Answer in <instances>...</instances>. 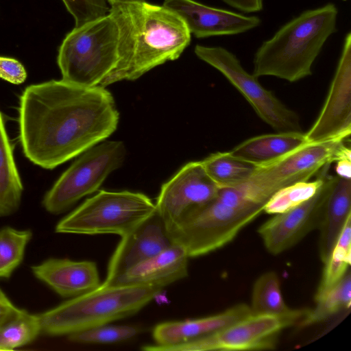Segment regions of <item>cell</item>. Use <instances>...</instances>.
I'll return each mask as SVG.
<instances>
[{
  "label": "cell",
  "mask_w": 351,
  "mask_h": 351,
  "mask_svg": "<svg viewBox=\"0 0 351 351\" xmlns=\"http://www.w3.org/2000/svg\"><path fill=\"white\" fill-rule=\"evenodd\" d=\"M162 5L178 14L197 38L239 34L261 23L256 16L210 7L194 0H165Z\"/></svg>",
  "instance_id": "9a60e30c"
},
{
  "label": "cell",
  "mask_w": 351,
  "mask_h": 351,
  "mask_svg": "<svg viewBox=\"0 0 351 351\" xmlns=\"http://www.w3.org/2000/svg\"><path fill=\"white\" fill-rule=\"evenodd\" d=\"M20 310L12 304L0 289V326L14 316Z\"/></svg>",
  "instance_id": "836d02e7"
},
{
  "label": "cell",
  "mask_w": 351,
  "mask_h": 351,
  "mask_svg": "<svg viewBox=\"0 0 351 351\" xmlns=\"http://www.w3.org/2000/svg\"><path fill=\"white\" fill-rule=\"evenodd\" d=\"M219 188L201 161L189 162L161 186L156 213L165 225L172 223L191 208L215 199Z\"/></svg>",
  "instance_id": "5bb4252c"
},
{
  "label": "cell",
  "mask_w": 351,
  "mask_h": 351,
  "mask_svg": "<svg viewBox=\"0 0 351 351\" xmlns=\"http://www.w3.org/2000/svg\"><path fill=\"white\" fill-rule=\"evenodd\" d=\"M337 176L351 178V156H344L336 161Z\"/></svg>",
  "instance_id": "e575fe53"
},
{
  "label": "cell",
  "mask_w": 351,
  "mask_h": 351,
  "mask_svg": "<svg viewBox=\"0 0 351 351\" xmlns=\"http://www.w3.org/2000/svg\"><path fill=\"white\" fill-rule=\"evenodd\" d=\"M252 315H271L285 316L292 315L298 309H292L285 303L278 276L270 271L261 275L255 281L250 306Z\"/></svg>",
  "instance_id": "cb8c5ba5"
},
{
  "label": "cell",
  "mask_w": 351,
  "mask_h": 351,
  "mask_svg": "<svg viewBox=\"0 0 351 351\" xmlns=\"http://www.w3.org/2000/svg\"><path fill=\"white\" fill-rule=\"evenodd\" d=\"M32 237L29 230L0 229V278H8L21 263Z\"/></svg>",
  "instance_id": "f1b7e54d"
},
{
  "label": "cell",
  "mask_w": 351,
  "mask_h": 351,
  "mask_svg": "<svg viewBox=\"0 0 351 351\" xmlns=\"http://www.w3.org/2000/svg\"><path fill=\"white\" fill-rule=\"evenodd\" d=\"M351 134V34L344 39L339 61L325 104L307 133L308 143L345 141Z\"/></svg>",
  "instance_id": "7c38bea8"
},
{
  "label": "cell",
  "mask_w": 351,
  "mask_h": 351,
  "mask_svg": "<svg viewBox=\"0 0 351 351\" xmlns=\"http://www.w3.org/2000/svg\"><path fill=\"white\" fill-rule=\"evenodd\" d=\"M332 177L326 173L322 185L311 199L285 213L274 215L258 228V233L269 253L279 254L312 230L318 229Z\"/></svg>",
  "instance_id": "4fadbf2b"
},
{
  "label": "cell",
  "mask_w": 351,
  "mask_h": 351,
  "mask_svg": "<svg viewBox=\"0 0 351 351\" xmlns=\"http://www.w3.org/2000/svg\"><path fill=\"white\" fill-rule=\"evenodd\" d=\"M308 308L285 316L260 315L243 319L223 329L162 351L270 350L284 329L298 324Z\"/></svg>",
  "instance_id": "8fae6325"
},
{
  "label": "cell",
  "mask_w": 351,
  "mask_h": 351,
  "mask_svg": "<svg viewBox=\"0 0 351 351\" xmlns=\"http://www.w3.org/2000/svg\"><path fill=\"white\" fill-rule=\"evenodd\" d=\"M338 10L328 3L308 10L282 25L258 48L252 75L290 82L312 74V66L328 38L337 31Z\"/></svg>",
  "instance_id": "3957f363"
},
{
  "label": "cell",
  "mask_w": 351,
  "mask_h": 351,
  "mask_svg": "<svg viewBox=\"0 0 351 351\" xmlns=\"http://www.w3.org/2000/svg\"><path fill=\"white\" fill-rule=\"evenodd\" d=\"M162 289L145 285L103 286L38 315L41 333L69 335L134 315Z\"/></svg>",
  "instance_id": "277c9868"
},
{
  "label": "cell",
  "mask_w": 351,
  "mask_h": 351,
  "mask_svg": "<svg viewBox=\"0 0 351 351\" xmlns=\"http://www.w3.org/2000/svg\"><path fill=\"white\" fill-rule=\"evenodd\" d=\"M195 55L224 75L243 95L258 117L278 132H303L300 117L248 73L237 57L222 47L197 45Z\"/></svg>",
  "instance_id": "30bf717a"
},
{
  "label": "cell",
  "mask_w": 351,
  "mask_h": 351,
  "mask_svg": "<svg viewBox=\"0 0 351 351\" xmlns=\"http://www.w3.org/2000/svg\"><path fill=\"white\" fill-rule=\"evenodd\" d=\"M343 1H346V0H343Z\"/></svg>",
  "instance_id": "8d00e7d4"
},
{
  "label": "cell",
  "mask_w": 351,
  "mask_h": 351,
  "mask_svg": "<svg viewBox=\"0 0 351 351\" xmlns=\"http://www.w3.org/2000/svg\"><path fill=\"white\" fill-rule=\"evenodd\" d=\"M189 256L173 244L158 254L130 267L103 286H152L164 288L188 276Z\"/></svg>",
  "instance_id": "ac0fdd59"
},
{
  "label": "cell",
  "mask_w": 351,
  "mask_h": 351,
  "mask_svg": "<svg viewBox=\"0 0 351 351\" xmlns=\"http://www.w3.org/2000/svg\"><path fill=\"white\" fill-rule=\"evenodd\" d=\"M351 263V217L346 221L326 262L315 300L332 289L346 274Z\"/></svg>",
  "instance_id": "d4e9b609"
},
{
  "label": "cell",
  "mask_w": 351,
  "mask_h": 351,
  "mask_svg": "<svg viewBox=\"0 0 351 351\" xmlns=\"http://www.w3.org/2000/svg\"><path fill=\"white\" fill-rule=\"evenodd\" d=\"M172 245L165 224L156 212L134 230L121 237L110 259L107 276L102 284H108L127 269Z\"/></svg>",
  "instance_id": "2e32d148"
},
{
  "label": "cell",
  "mask_w": 351,
  "mask_h": 351,
  "mask_svg": "<svg viewBox=\"0 0 351 351\" xmlns=\"http://www.w3.org/2000/svg\"><path fill=\"white\" fill-rule=\"evenodd\" d=\"M23 191L12 146L0 110V217L16 212L21 203Z\"/></svg>",
  "instance_id": "7402d4cb"
},
{
  "label": "cell",
  "mask_w": 351,
  "mask_h": 351,
  "mask_svg": "<svg viewBox=\"0 0 351 351\" xmlns=\"http://www.w3.org/2000/svg\"><path fill=\"white\" fill-rule=\"evenodd\" d=\"M156 212L141 193L99 191L56 225L58 233L126 234Z\"/></svg>",
  "instance_id": "52a82bcc"
},
{
  "label": "cell",
  "mask_w": 351,
  "mask_h": 351,
  "mask_svg": "<svg viewBox=\"0 0 351 351\" xmlns=\"http://www.w3.org/2000/svg\"><path fill=\"white\" fill-rule=\"evenodd\" d=\"M19 138L25 157L53 169L108 138L119 113L112 95L99 86L63 80L27 86L20 97Z\"/></svg>",
  "instance_id": "6da1fadb"
},
{
  "label": "cell",
  "mask_w": 351,
  "mask_h": 351,
  "mask_svg": "<svg viewBox=\"0 0 351 351\" xmlns=\"http://www.w3.org/2000/svg\"><path fill=\"white\" fill-rule=\"evenodd\" d=\"M317 305L309 309L298 325L306 327L322 322L337 313L349 308L351 304V274L350 269L344 276L323 296L315 301Z\"/></svg>",
  "instance_id": "484cf974"
},
{
  "label": "cell",
  "mask_w": 351,
  "mask_h": 351,
  "mask_svg": "<svg viewBox=\"0 0 351 351\" xmlns=\"http://www.w3.org/2000/svg\"><path fill=\"white\" fill-rule=\"evenodd\" d=\"M32 270L36 278L64 298L82 295L101 285L97 267L93 261L49 258L32 267Z\"/></svg>",
  "instance_id": "d6986e66"
},
{
  "label": "cell",
  "mask_w": 351,
  "mask_h": 351,
  "mask_svg": "<svg viewBox=\"0 0 351 351\" xmlns=\"http://www.w3.org/2000/svg\"><path fill=\"white\" fill-rule=\"evenodd\" d=\"M210 178L219 187H234L249 180L257 167L232 156L229 152H216L201 160Z\"/></svg>",
  "instance_id": "603a6c76"
},
{
  "label": "cell",
  "mask_w": 351,
  "mask_h": 351,
  "mask_svg": "<svg viewBox=\"0 0 351 351\" xmlns=\"http://www.w3.org/2000/svg\"><path fill=\"white\" fill-rule=\"evenodd\" d=\"M138 332L134 326L106 324L72 333L68 338L72 342L80 343H112L129 340Z\"/></svg>",
  "instance_id": "f546056e"
},
{
  "label": "cell",
  "mask_w": 351,
  "mask_h": 351,
  "mask_svg": "<svg viewBox=\"0 0 351 351\" xmlns=\"http://www.w3.org/2000/svg\"><path fill=\"white\" fill-rule=\"evenodd\" d=\"M263 204L234 207L216 197L186 211L165 225L173 244L182 247L189 257L202 256L232 241L263 211Z\"/></svg>",
  "instance_id": "8992f818"
},
{
  "label": "cell",
  "mask_w": 351,
  "mask_h": 351,
  "mask_svg": "<svg viewBox=\"0 0 351 351\" xmlns=\"http://www.w3.org/2000/svg\"><path fill=\"white\" fill-rule=\"evenodd\" d=\"M330 166L324 167L312 182H298L276 191L265 203L263 211L271 215L282 213L311 199L322 185Z\"/></svg>",
  "instance_id": "4316f807"
},
{
  "label": "cell",
  "mask_w": 351,
  "mask_h": 351,
  "mask_svg": "<svg viewBox=\"0 0 351 351\" xmlns=\"http://www.w3.org/2000/svg\"><path fill=\"white\" fill-rule=\"evenodd\" d=\"M126 148L121 141L101 142L79 155L43 199L52 214L64 212L83 197L95 192L107 177L122 166Z\"/></svg>",
  "instance_id": "9c48e42d"
},
{
  "label": "cell",
  "mask_w": 351,
  "mask_h": 351,
  "mask_svg": "<svg viewBox=\"0 0 351 351\" xmlns=\"http://www.w3.org/2000/svg\"><path fill=\"white\" fill-rule=\"evenodd\" d=\"M145 0H108V2L110 5H112L118 3H131V2H141L145 1Z\"/></svg>",
  "instance_id": "d590c367"
},
{
  "label": "cell",
  "mask_w": 351,
  "mask_h": 351,
  "mask_svg": "<svg viewBox=\"0 0 351 351\" xmlns=\"http://www.w3.org/2000/svg\"><path fill=\"white\" fill-rule=\"evenodd\" d=\"M351 217V178L335 176L327 196L319 226V257L324 264L348 219Z\"/></svg>",
  "instance_id": "ffe728a7"
},
{
  "label": "cell",
  "mask_w": 351,
  "mask_h": 351,
  "mask_svg": "<svg viewBox=\"0 0 351 351\" xmlns=\"http://www.w3.org/2000/svg\"><path fill=\"white\" fill-rule=\"evenodd\" d=\"M351 155L344 141L307 143L264 166L257 167L247 181L237 186L251 202L265 204L278 190L306 182L324 167Z\"/></svg>",
  "instance_id": "ba28073f"
},
{
  "label": "cell",
  "mask_w": 351,
  "mask_h": 351,
  "mask_svg": "<svg viewBox=\"0 0 351 351\" xmlns=\"http://www.w3.org/2000/svg\"><path fill=\"white\" fill-rule=\"evenodd\" d=\"M119 28L118 62L99 86L134 81L152 69L178 59L190 45L184 21L163 5L145 1L118 3L108 11Z\"/></svg>",
  "instance_id": "7a4b0ae2"
},
{
  "label": "cell",
  "mask_w": 351,
  "mask_h": 351,
  "mask_svg": "<svg viewBox=\"0 0 351 351\" xmlns=\"http://www.w3.org/2000/svg\"><path fill=\"white\" fill-rule=\"evenodd\" d=\"M251 315L250 306L241 303L208 317L163 322L153 330L156 344L143 346L141 349L162 351L167 347L182 344L223 329Z\"/></svg>",
  "instance_id": "e0dca14e"
},
{
  "label": "cell",
  "mask_w": 351,
  "mask_h": 351,
  "mask_svg": "<svg viewBox=\"0 0 351 351\" xmlns=\"http://www.w3.org/2000/svg\"><path fill=\"white\" fill-rule=\"evenodd\" d=\"M0 78L13 84H21L25 81L27 72L17 60L0 56Z\"/></svg>",
  "instance_id": "1f68e13d"
},
{
  "label": "cell",
  "mask_w": 351,
  "mask_h": 351,
  "mask_svg": "<svg viewBox=\"0 0 351 351\" xmlns=\"http://www.w3.org/2000/svg\"><path fill=\"white\" fill-rule=\"evenodd\" d=\"M307 143L304 132H278L247 139L229 152L235 158L261 167Z\"/></svg>",
  "instance_id": "44dd1931"
},
{
  "label": "cell",
  "mask_w": 351,
  "mask_h": 351,
  "mask_svg": "<svg viewBox=\"0 0 351 351\" xmlns=\"http://www.w3.org/2000/svg\"><path fill=\"white\" fill-rule=\"evenodd\" d=\"M228 5L244 13L260 12L263 7V0H221Z\"/></svg>",
  "instance_id": "d6a6232c"
},
{
  "label": "cell",
  "mask_w": 351,
  "mask_h": 351,
  "mask_svg": "<svg viewBox=\"0 0 351 351\" xmlns=\"http://www.w3.org/2000/svg\"><path fill=\"white\" fill-rule=\"evenodd\" d=\"M119 37L117 22L109 12L75 27L58 49L62 80L83 87L100 86L117 66Z\"/></svg>",
  "instance_id": "5b68a950"
},
{
  "label": "cell",
  "mask_w": 351,
  "mask_h": 351,
  "mask_svg": "<svg viewBox=\"0 0 351 351\" xmlns=\"http://www.w3.org/2000/svg\"><path fill=\"white\" fill-rule=\"evenodd\" d=\"M75 20V27L101 17L108 14V0H62Z\"/></svg>",
  "instance_id": "4dcf8cb0"
},
{
  "label": "cell",
  "mask_w": 351,
  "mask_h": 351,
  "mask_svg": "<svg viewBox=\"0 0 351 351\" xmlns=\"http://www.w3.org/2000/svg\"><path fill=\"white\" fill-rule=\"evenodd\" d=\"M41 333L38 315L21 309L0 326V350H12L33 341Z\"/></svg>",
  "instance_id": "83f0119b"
}]
</instances>
